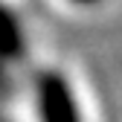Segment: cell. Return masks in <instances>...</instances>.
Masks as SVG:
<instances>
[{
    "label": "cell",
    "instance_id": "1",
    "mask_svg": "<svg viewBox=\"0 0 122 122\" xmlns=\"http://www.w3.org/2000/svg\"><path fill=\"white\" fill-rule=\"evenodd\" d=\"M38 99H41V116L44 122H79L76 105L70 99V90L64 81H58L55 76H47L38 87Z\"/></svg>",
    "mask_w": 122,
    "mask_h": 122
}]
</instances>
